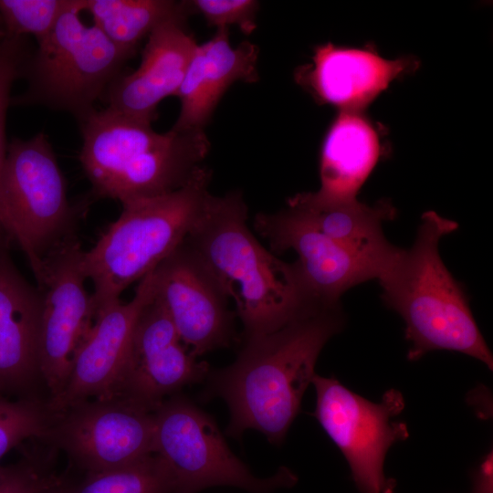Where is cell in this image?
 <instances>
[{"instance_id": "obj_4", "label": "cell", "mask_w": 493, "mask_h": 493, "mask_svg": "<svg viewBox=\"0 0 493 493\" xmlns=\"http://www.w3.org/2000/svg\"><path fill=\"white\" fill-rule=\"evenodd\" d=\"M78 122L79 161L93 194L121 205L184 186L204 168L210 150L205 131L159 133L152 123L108 108L95 109Z\"/></svg>"}, {"instance_id": "obj_24", "label": "cell", "mask_w": 493, "mask_h": 493, "mask_svg": "<svg viewBox=\"0 0 493 493\" xmlns=\"http://www.w3.org/2000/svg\"><path fill=\"white\" fill-rule=\"evenodd\" d=\"M52 419L47 400L0 393V460L26 442L44 439Z\"/></svg>"}, {"instance_id": "obj_26", "label": "cell", "mask_w": 493, "mask_h": 493, "mask_svg": "<svg viewBox=\"0 0 493 493\" xmlns=\"http://www.w3.org/2000/svg\"><path fill=\"white\" fill-rule=\"evenodd\" d=\"M70 0H0V19L13 34L34 37L36 43L53 29Z\"/></svg>"}, {"instance_id": "obj_18", "label": "cell", "mask_w": 493, "mask_h": 493, "mask_svg": "<svg viewBox=\"0 0 493 493\" xmlns=\"http://www.w3.org/2000/svg\"><path fill=\"white\" fill-rule=\"evenodd\" d=\"M409 57L385 59L372 48H347L330 43L315 48L312 62L299 69L298 82L321 103L341 110L362 111L395 79L414 71Z\"/></svg>"}, {"instance_id": "obj_2", "label": "cell", "mask_w": 493, "mask_h": 493, "mask_svg": "<svg viewBox=\"0 0 493 493\" xmlns=\"http://www.w3.org/2000/svg\"><path fill=\"white\" fill-rule=\"evenodd\" d=\"M246 219L239 192L211 194L185 239L225 296L235 301L245 338L273 332L321 306L306 291L294 263L266 249Z\"/></svg>"}, {"instance_id": "obj_14", "label": "cell", "mask_w": 493, "mask_h": 493, "mask_svg": "<svg viewBox=\"0 0 493 493\" xmlns=\"http://www.w3.org/2000/svg\"><path fill=\"white\" fill-rule=\"evenodd\" d=\"M154 271L155 298L191 353L227 346L233 335L227 298L186 240Z\"/></svg>"}, {"instance_id": "obj_11", "label": "cell", "mask_w": 493, "mask_h": 493, "mask_svg": "<svg viewBox=\"0 0 493 493\" xmlns=\"http://www.w3.org/2000/svg\"><path fill=\"white\" fill-rule=\"evenodd\" d=\"M84 250L70 235L43 257L39 366L47 402L64 390L74 357L91 329L95 312L82 270Z\"/></svg>"}, {"instance_id": "obj_23", "label": "cell", "mask_w": 493, "mask_h": 493, "mask_svg": "<svg viewBox=\"0 0 493 493\" xmlns=\"http://www.w3.org/2000/svg\"><path fill=\"white\" fill-rule=\"evenodd\" d=\"M70 493H171L168 470L155 454L134 463L101 472L87 473Z\"/></svg>"}, {"instance_id": "obj_10", "label": "cell", "mask_w": 493, "mask_h": 493, "mask_svg": "<svg viewBox=\"0 0 493 493\" xmlns=\"http://www.w3.org/2000/svg\"><path fill=\"white\" fill-rule=\"evenodd\" d=\"M44 440L85 474L154 454L153 411L130 399H89L52 412Z\"/></svg>"}, {"instance_id": "obj_22", "label": "cell", "mask_w": 493, "mask_h": 493, "mask_svg": "<svg viewBox=\"0 0 493 493\" xmlns=\"http://www.w3.org/2000/svg\"><path fill=\"white\" fill-rule=\"evenodd\" d=\"M83 11L113 44L134 56L140 43L160 25L193 14L189 1L82 0Z\"/></svg>"}, {"instance_id": "obj_19", "label": "cell", "mask_w": 493, "mask_h": 493, "mask_svg": "<svg viewBox=\"0 0 493 493\" xmlns=\"http://www.w3.org/2000/svg\"><path fill=\"white\" fill-rule=\"evenodd\" d=\"M259 48L249 41L233 47L228 27L217 28L215 36L197 45L176 96L179 116L173 130L205 131L219 100L236 81L254 83L258 79Z\"/></svg>"}, {"instance_id": "obj_3", "label": "cell", "mask_w": 493, "mask_h": 493, "mask_svg": "<svg viewBox=\"0 0 493 493\" xmlns=\"http://www.w3.org/2000/svg\"><path fill=\"white\" fill-rule=\"evenodd\" d=\"M457 227L456 222L435 211L425 212L414 244L409 249L399 248L377 279L383 289L381 297L405 323L410 361L433 351H455L479 360L491 370L492 354L465 289L439 253L441 238Z\"/></svg>"}, {"instance_id": "obj_12", "label": "cell", "mask_w": 493, "mask_h": 493, "mask_svg": "<svg viewBox=\"0 0 493 493\" xmlns=\"http://www.w3.org/2000/svg\"><path fill=\"white\" fill-rule=\"evenodd\" d=\"M154 269L140 280L130 301L120 299L96 313L74 357L64 390L48 403L52 412L89 399L117 396L136 323L155 295Z\"/></svg>"}, {"instance_id": "obj_15", "label": "cell", "mask_w": 493, "mask_h": 493, "mask_svg": "<svg viewBox=\"0 0 493 493\" xmlns=\"http://www.w3.org/2000/svg\"><path fill=\"white\" fill-rule=\"evenodd\" d=\"M208 372L207 364L198 362L184 344L154 295L136 323L117 396L154 411L166 395L202 381Z\"/></svg>"}, {"instance_id": "obj_9", "label": "cell", "mask_w": 493, "mask_h": 493, "mask_svg": "<svg viewBox=\"0 0 493 493\" xmlns=\"http://www.w3.org/2000/svg\"><path fill=\"white\" fill-rule=\"evenodd\" d=\"M317 403L314 416L347 460L362 493H393L383 462L389 448L408 437L405 424L395 421L404 406L403 395L392 389L381 402H371L334 378H312Z\"/></svg>"}, {"instance_id": "obj_7", "label": "cell", "mask_w": 493, "mask_h": 493, "mask_svg": "<svg viewBox=\"0 0 493 493\" xmlns=\"http://www.w3.org/2000/svg\"><path fill=\"white\" fill-rule=\"evenodd\" d=\"M1 194L15 244L25 253L37 286L45 255L76 234V209L67 197L65 177L43 132L7 143L1 172Z\"/></svg>"}, {"instance_id": "obj_30", "label": "cell", "mask_w": 493, "mask_h": 493, "mask_svg": "<svg viewBox=\"0 0 493 493\" xmlns=\"http://www.w3.org/2000/svg\"><path fill=\"white\" fill-rule=\"evenodd\" d=\"M43 493H70L69 483L62 479L59 483L47 489Z\"/></svg>"}, {"instance_id": "obj_20", "label": "cell", "mask_w": 493, "mask_h": 493, "mask_svg": "<svg viewBox=\"0 0 493 493\" xmlns=\"http://www.w3.org/2000/svg\"><path fill=\"white\" fill-rule=\"evenodd\" d=\"M287 204L322 234L373 265L380 272L379 278L400 248L391 244L383 234V222L396 215V209L389 201H380L373 205L358 199L327 201L314 192H308L295 194Z\"/></svg>"}, {"instance_id": "obj_25", "label": "cell", "mask_w": 493, "mask_h": 493, "mask_svg": "<svg viewBox=\"0 0 493 493\" xmlns=\"http://www.w3.org/2000/svg\"><path fill=\"white\" fill-rule=\"evenodd\" d=\"M34 47L28 37L8 32L0 19V180L6 153L5 119L11 106V89L16 80L23 78L28 58ZM0 228L15 244V235L5 210L0 185Z\"/></svg>"}, {"instance_id": "obj_8", "label": "cell", "mask_w": 493, "mask_h": 493, "mask_svg": "<svg viewBox=\"0 0 493 493\" xmlns=\"http://www.w3.org/2000/svg\"><path fill=\"white\" fill-rule=\"evenodd\" d=\"M153 415L154 454L168 470L171 493H198L215 486L271 493L297 480L285 467L267 478L255 477L229 449L214 419L184 396L164 399Z\"/></svg>"}, {"instance_id": "obj_1", "label": "cell", "mask_w": 493, "mask_h": 493, "mask_svg": "<svg viewBox=\"0 0 493 493\" xmlns=\"http://www.w3.org/2000/svg\"><path fill=\"white\" fill-rule=\"evenodd\" d=\"M344 321L341 304L318 306L273 332L246 337L236 361L213 372L208 384L209 393L222 397L230 410L227 433L254 429L280 444L322 348Z\"/></svg>"}, {"instance_id": "obj_29", "label": "cell", "mask_w": 493, "mask_h": 493, "mask_svg": "<svg viewBox=\"0 0 493 493\" xmlns=\"http://www.w3.org/2000/svg\"><path fill=\"white\" fill-rule=\"evenodd\" d=\"M472 493H492V453L488 455L477 471Z\"/></svg>"}, {"instance_id": "obj_13", "label": "cell", "mask_w": 493, "mask_h": 493, "mask_svg": "<svg viewBox=\"0 0 493 493\" xmlns=\"http://www.w3.org/2000/svg\"><path fill=\"white\" fill-rule=\"evenodd\" d=\"M255 228L273 252L297 254L293 263L306 291L318 304H341L348 289L380 276L373 265L322 234L290 206L274 214H257Z\"/></svg>"}, {"instance_id": "obj_27", "label": "cell", "mask_w": 493, "mask_h": 493, "mask_svg": "<svg viewBox=\"0 0 493 493\" xmlns=\"http://www.w3.org/2000/svg\"><path fill=\"white\" fill-rule=\"evenodd\" d=\"M54 449L47 443L43 448L27 450L16 463L0 465V493H43L63 478L50 467Z\"/></svg>"}, {"instance_id": "obj_17", "label": "cell", "mask_w": 493, "mask_h": 493, "mask_svg": "<svg viewBox=\"0 0 493 493\" xmlns=\"http://www.w3.org/2000/svg\"><path fill=\"white\" fill-rule=\"evenodd\" d=\"M185 20L171 19L149 35L139 67L109 87L106 108L148 123L156 119L159 103L177 94L198 45Z\"/></svg>"}, {"instance_id": "obj_5", "label": "cell", "mask_w": 493, "mask_h": 493, "mask_svg": "<svg viewBox=\"0 0 493 493\" xmlns=\"http://www.w3.org/2000/svg\"><path fill=\"white\" fill-rule=\"evenodd\" d=\"M210 174L204 167L173 192L123 204L120 216L84 251L82 270L93 284L95 315L185 241L211 195Z\"/></svg>"}, {"instance_id": "obj_6", "label": "cell", "mask_w": 493, "mask_h": 493, "mask_svg": "<svg viewBox=\"0 0 493 493\" xmlns=\"http://www.w3.org/2000/svg\"><path fill=\"white\" fill-rule=\"evenodd\" d=\"M82 0H70L51 32L37 43L25 67L26 89L12 106H44L79 121L95 110L133 56L82 18Z\"/></svg>"}, {"instance_id": "obj_28", "label": "cell", "mask_w": 493, "mask_h": 493, "mask_svg": "<svg viewBox=\"0 0 493 493\" xmlns=\"http://www.w3.org/2000/svg\"><path fill=\"white\" fill-rule=\"evenodd\" d=\"M193 13H200L209 26L228 27L236 25L244 34L257 27L259 2L253 0H194L189 1Z\"/></svg>"}, {"instance_id": "obj_16", "label": "cell", "mask_w": 493, "mask_h": 493, "mask_svg": "<svg viewBox=\"0 0 493 493\" xmlns=\"http://www.w3.org/2000/svg\"><path fill=\"white\" fill-rule=\"evenodd\" d=\"M10 246L0 229V393L39 397L42 295L16 268Z\"/></svg>"}, {"instance_id": "obj_21", "label": "cell", "mask_w": 493, "mask_h": 493, "mask_svg": "<svg viewBox=\"0 0 493 493\" xmlns=\"http://www.w3.org/2000/svg\"><path fill=\"white\" fill-rule=\"evenodd\" d=\"M379 134L362 111L341 110L320 152V187L315 194L327 201H351L382 156Z\"/></svg>"}]
</instances>
